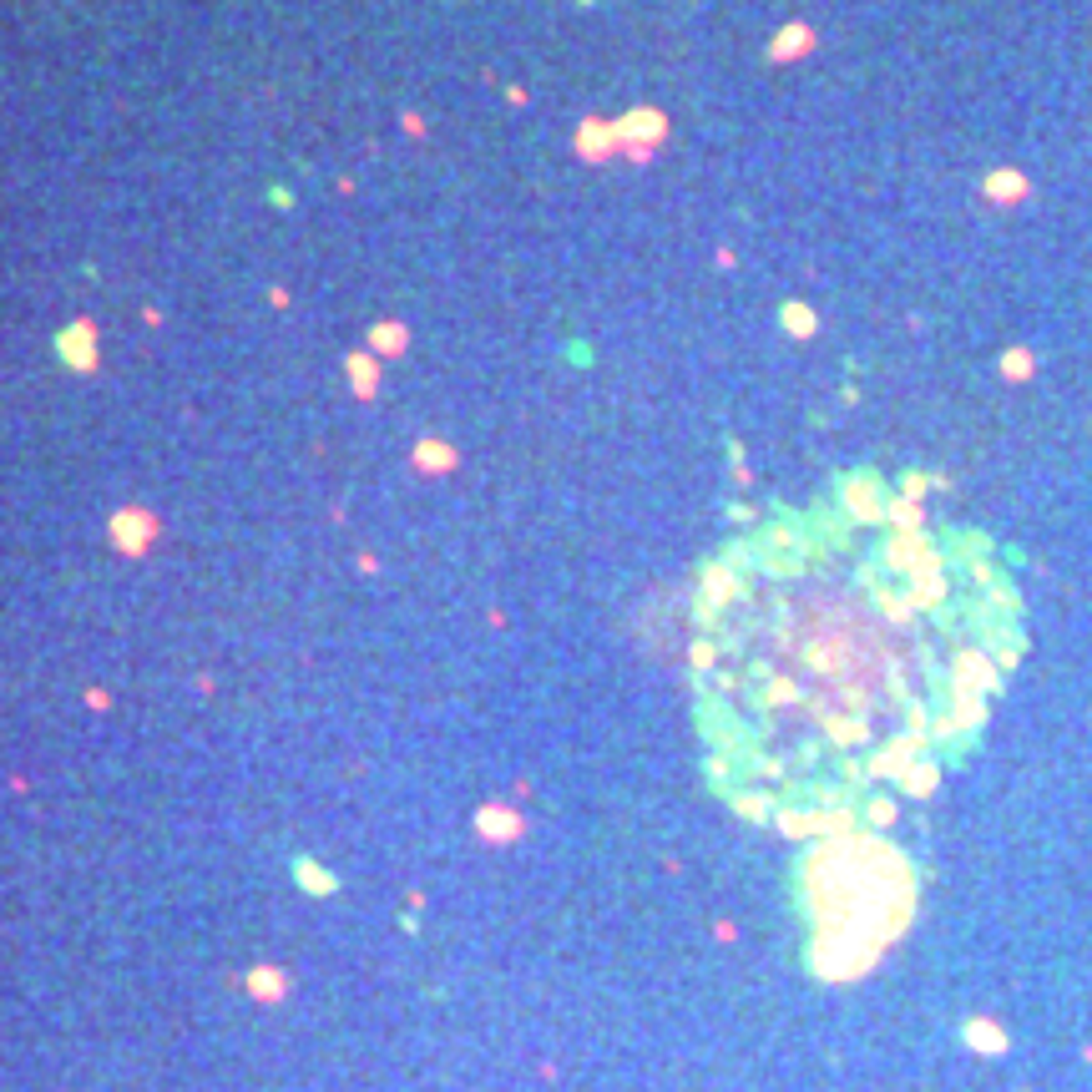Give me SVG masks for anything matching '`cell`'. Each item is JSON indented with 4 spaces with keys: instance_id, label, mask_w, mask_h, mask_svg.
<instances>
[{
    "instance_id": "1",
    "label": "cell",
    "mask_w": 1092,
    "mask_h": 1092,
    "mask_svg": "<svg viewBox=\"0 0 1092 1092\" xmlns=\"http://www.w3.org/2000/svg\"><path fill=\"white\" fill-rule=\"evenodd\" d=\"M1022 647L1007 562L971 531L809 511L703 592L698 708L753 814H845L961 753Z\"/></svg>"
}]
</instances>
